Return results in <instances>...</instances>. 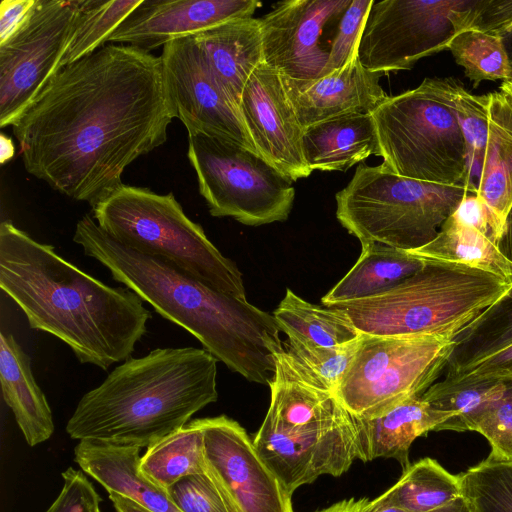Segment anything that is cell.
Segmentation results:
<instances>
[{
    "mask_svg": "<svg viewBox=\"0 0 512 512\" xmlns=\"http://www.w3.org/2000/svg\"><path fill=\"white\" fill-rule=\"evenodd\" d=\"M175 118L160 56L108 44L63 67L12 126L24 168L94 207Z\"/></svg>",
    "mask_w": 512,
    "mask_h": 512,
    "instance_id": "6da1fadb",
    "label": "cell"
},
{
    "mask_svg": "<svg viewBox=\"0 0 512 512\" xmlns=\"http://www.w3.org/2000/svg\"><path fill=\"white\" fill-rule=\"evenodd\" d=\"M0 288L30 328L55 336L80 363L103 370L131 357L151 318L132 290L103 283L10 220L0 224Z\"/></svg>",
    "mask_w": 512,
    "mask_h": 512,
    "instance_id": "7a4b0ae2",
    "label": "cell"
},
{
    "mask_svg": "<svg viewBox=\"0 0 512 512\" xmlns=\"http://www.w3.org/2000/svg\"><path fill=\"white\" fill-rule=\"evenodd\" d=\"M73 241L86 256L101 263L116 282L192 334L218 361L249 382L269 385L276 369L275 357L284 351L272 314L160 259L123 246L90 215L77 222Z\"/></svg>",
    "mask_w": 512,
    "mask_h": 512,
    "instance_id": "3957f363",
    "label": "cell"
},
{
    "mask_svg": "<svg viewBox=\"0 0 512 512\" xmlns=\"http://www.w3.org/2000/svg\"><path fill=\"white\" fill-rule=\"evenodd\" d=\"M218 360L204 348H156L125 360L85 393L70 438L147 448L218 399Z\"/></svg>",
    "mask_w": 512,
    "mask_h": 512,
    "instance_id": "277c9868",
    "label": "cell"
},
{
    "mask_svg": "<svg viewBox=\"0 0 512 512\" xmlns=\"http://www.w3.org/2000/svg\"><path fill=\"white\" fill-rule=\"evenodd\" d=\"M510 296V280L463 265L426 261L381 295L326 306L344 312L365 335L459 340Z\"/></svg>",
    "mask_w": 512,
    "mask_h": 512,
    "instance_id": "5b68a950",
    "label": "cell"
},
{
    "mask_svg": "<svg viewBox=\"0 0 512 512\" xmlns=\"http://www.w3.org/2000/svg\"><path fill=\"white\" fill-rule=\"evenodd\" d=\"M98 226L138 253L160 259L204 284L246 299L242 273L185 214L172 192L123 184L92 207Z\"/></svg>",
    "mask_w": 512,
    "mask_h": 512,
    "instance_id": "8992f818",
    "label": "cell"
},
{
    "mask_svg": "<svg viewBox=\"0 0 512 512\" xmlns=\"http://www.w3.org/2000/svg\"><path fill=\"white\" fill-rule=\"evenodd\" d=\"M455 79L425 78L419 86L387 96L371 113L383 158L392 173L470 193L465 139L453 105Z\"/></svg>",
    "mask_w": 512,
    "mask_h": 512,
    "instance_id": "52a82bcc",
    "label": "cell"
},
{
    "mask_svg": "<svg viewBox=\"0 0 512 512\" xmlns=\"http://www.w3.org/2000/svg\"><path fill=\"white\" fill-rule=\"evenodd\" d=\"M468 193L464 185L410 179L382 163H361L336 193V217L361 245L378 242L411 251L438 234Z\"/></svg>",
    "mask_w": 512,
    "mask_h": 512,
    "instance_id": "ba28073f",
    "label": "cell"
},
{
    "mask_svg": "<svg viewBox=\"0 0 512 512\" xmlns=\"http://www.w3.org/2000/svg\"><path fill=\"white\" fill-rule=\"evenodd\" d=\"M458 344L432 335L362 334L335 395L358 419L380 417L430 388Z\"/></svg>",
    "mask_w": 512,
    "mask_h": 512,
    "instance_id": "9c48e42d",
    "label": "cell"
},
{
    "mask_svg": "<svg viewBox=\"0 0 512 512\" xmlns=\"http://www.w3.org/2000/svg\"><path fill=\"white\" fill-rule=\"evenodd\" d=\"M187 156L212 216L232 217L248 226L289 217L293 181L258 153L231 141L188 134Z\"/></svg>",
    "mask_w": 512,
    "mask_h": 512,
    "instance_id": "30bf717a",
    "label": "cell"
},
{
    "mask_svg": "<svg viewBox=\"0 0 512 512\" xmlns=\"http://www.w3.org/2000/svg\"><path fill=\"white\" fill-rule=\"evenodd\" d=\"M475 0L374 1L358 45L360 63L384 75L409 70L468 30Z\"/></svg>",
    "mask_w": 512,
    "mask_h": 512,
    "instance_id": "8fae6325",
    "label": "cell"
},
{
    "mask_svg": "<svg viewBox=\"0 0 512 512\" xmlns=\"http://www.w3.org/2000/svg\"><path fill=\"white\" fill-rule=\"evenodd\" d=\"M80 0H37L0 44V127L13 126L61 70Z\"/></svg>",
    "mask_w": 512,
    "mask_h": 512,
    "instance_id": "7c38bea8",
    "label": "cell"
},
{
    "mask_svg": "<svg viewBox=\"0 0 512 512\" xmlns=\"http://www.w3.org/2000/svg\"><path fill=\"white\" fill-rule=\"evenodd\" d=\"M357 418L348 410L326 419L282 425L264 418L253 438L261 458L293 493L322 475L339 477L359 460Z\"/></svg>",
    "mask_w": 512,
    "mask_h": 512,
    "instance_id": "4fadbf2b",
    "label": "cell"
},
{
    "mask_svg": "<svg viewBox=\"0 0 512 512\" xmlns=\"http://www.w3.org/2000/svg\"><path fill=\"white\" fill-rule=\"evenodd\" d=\"M166 91L188 134H203L237 143L257 153L239 107L211 70L192 36L163 46Z\"/></svg>",
    "mask_w": 512,
    "mask_h": 512,
    "instance_id": "5bb4252c",
    "label": "cell"
},
{
    "mask_svg": "<svg viewBox=\"0 0 512 512\" xmlns=\"http://www.w3.org/2000/svg\"><path fill=\"white\" fill-rule=\"evenodd\" d=\"M196 420L206 462L242 512H294L292 495L237 421L226 415Z\"/></svg>",
    "mask_w": 512,
    "mask_h": 512,
    "instance_id": "9a60e30c",
    "label": "cell"
},
{
    "mask_svg": "<svg viewBox=\"0 0 512 512\" xmlns=\"http://www.w3.org/2000/svg\"><path fill=\"white\" fill-rule=\"evenodd\" d=\"M351 0H287L259 18L264 63L294 80L319 78L330 48L323 44L327 25L339 20Z\"/></svg>",
    "mask_w": 512,
    "mask_h": 512,
    "instance_id": "2e32d148",
    "label": "cell"
},
{
    "mask_svg": "<svg viewBox=\"0 0 512 512\" xmlns=\"http://www.w3.org/2000/svg\"><path fill=\"white\" fill-rule=\"evenodd\" d=\"M239 109L257 153L293 182L307 178L303 131L281 76L265 63L247 80Z\"/></svg>",
    "mask_w": 512,
    "mask_h": 512,
    "instance_id": "e0dca14e",
    "label": "cell"
},
{
    "mask_svg": "<svg viewBox=\"0 0 512 512\" xmlns=\"http://www.w3.org/2000/svg\"><path fill=\"white\" fill-rule=\"evenodd\" d=\"M261 5L256 0H143L107 42L150 52L226 21L252 17Z\"/></svg>",
    "mask_w": 512,
    "mask_h": 512,
    "instance_id": "ac0fdd59",
    "label": "cell"
},
{
    "mask_svg": "<svg viewBox=\"0 0 512 512\" xmlns=\"http://www.w3.org/2000/svg\"><path fill=\"white\" fill-rule=\"evenodd\" d=\"M383 73L365 68L356 53L342 68L313 80L281 76L303 129L348 113L371 114L388 96L380 85Z\"/></svg>",
    "mask_w": 512,
    "mask_h": 512,
    "instance_id": "d6986e66",
    "label": "cell"
},
{
    "mask_svg": "<svg viewBox=\"0 0 512 512\" xmlns=\"http://www.w3.org/2000/svg\"><path fill=\"white\" fill-rule=\"evenodd\" d=\"M140 447L78 441L74 461L108 493L130 499L150 512H181L167 493L139 471Z\"/></svg>",
    "mask_w": 512,
    "mask_h": 512,
    "instance_id": "ffe728a7",
    "label": "cell"
},
{
    "mask_svg": "<svg viewBox=\"0 0 512 512\" xmlns=\"http://www.w3.org/2000/svg\"><path fill=\"white\" fill-rule=\"evenodd\" d=\"M449 416L423 397L415 396L374 419H358L359 460L394 459L403 471L410 465L412 443L439 427Z\"/></svg>",
    "mask_w": 512,
    "mask_h": 512,
    "instance_id": "44dd1931",
    "label": "cell"
},
{
    "mask_svg": "<svg viewBox=\"0 0 512 512\" xmlns=\"http://www.w3.org/2000/svg\"><path fill=\"white\" fill-rule=\"evenodd\" d=\"M192 38L220 84L239 107L247 80L264 63L259 19H232Z\"/></svg>",
    "mask_w": 512,
    "mask_h": 512,
    "instance_id": "7402d4cb",
    "label": "cell"
},
{
    "mask_svg": "<svg viewBox=\"0 0 512 512\" xmlns=\"http://www.w3.org/2000/svg\"><path fill=\"white\" fill-rule=\"evenodd\" d=\"M303 154L311 171H346L381 150L371 114L348 113L303 131Z\"/></svg>",
    "mask_w": 512,
    "mask_h": 512,
    "instance_id": "603a6c76",
    "label": "cell"
},
{
    "mask_svg": "<svg viewBox=\"0 0 512 512\" xmlns=\"http://www.w3.org/2000/svg\"><path fill=\"white\" fill-rule=\"evenodd\" d=\"M3 399L30 447L49 440L55 425L45 394L35 381L31 359L11 333H0Z\"/></svg>",
    "mask_w": 512,
    "mask_h": 512,
    "instance_id": "cb8c5ba5",
    "label": "cell"
},
{
    "mask_svg": "<svg viewBox=\"0 0 512 512\" xmlns=\"http://www.w3.org/2000/svg\"><path fill=\"white\" fill-rule=\"evenodd\" d=\"M488 95V138L476 194L506 233L512 207V102L499 90Z\"/></svg>",
    "mask_w": 512,
    "mask_h": 512,
    "instance_id": "d4e9b609",
    "label": "cell"
},
{
    "mask_svg": "<svg viewBox=\"0 0 512 512\" xmlns=\"http://www.w3.org/2000/svg\"><path fill=\"white\" fill-rule=\"evenodd\" d=\"M345 276L322 297L323 305L357 301L381 295L425 266L408 251L371 242Z\"/></svg>",
    "mask_w": 512,
    "mask_h": 512,
    "instance_id": "484cf974",
    "label": "cell"
},
{
    "mask_svg": "<svg viewBox=\"0 0 512 512\" xmlns=\"http://www.w3.org/2000/svg\"><path fill=\"white\" fill-rule=\"evenodd\" d=\"M408 252L425 261L463 265L512 281V260L498 244L453 215L430 242Z\"/></svg>",
    "mask_w": 512,
    "mask_h": 512,
    "instance_id": "4316f807",
    "label": "cell"
},
{
    "mask_svg": "<svg viewBox=\"0 0 512 512\" xmlns=\"http://www.w3.org/2000/svg\"><path fill=\"white\" fill-rule=\"evenodd\" d=\"M272 315L287 339L305 344L338 347L362 336L341 310L312 304L289 288Z\"/></svg>",
    "mask_w": 512,
    "mask_h": 512,
    "instance_id": "83f0119b",
    "label": "cell"
},
{
    "mask_svg": "<svg viewBox=\"0 0 512 512\" xmlns=\"http://www.w3.org/2000/svg\"><path fill=\"white\" fill-rule=\"evenodd\" d=\"M207 469L204 436L196 419L146 448L140 458V473L168 494L183 477Z\"/></svg>",
    "mask_w": 512,
    "mask_h": 512,
    "instance_id": "f1b7e54d",
    "label": "cell"
},
{
    "mask_svg": "<svg viewBox=\"0 0 512 512\" xmlns=\"http://www.w3.org/2000/svg\"><path fill=\"white\" fill-rule=\"evenodd\" d=\"M462 496L458 475L426 457L411 464L379 497L405 512H429Z\"/></svg>",
    "mask_w": 512,
    "mask_h": 512,
    "instance_id": "f546056e",
    "label": "cell"
},
{
    "mask_svg": "<svg viewBox=\"0 0 512 512\" xmlns=\"http://www.w3.org/2000/svg\"><path fill=\"white\" fill-rule=\"evenodd\" d=\"M143 0H80L61 69L104 46Z\"/></svg>",
    "mask_w": 512,
    "mask_h": 512,
    "instance_id": "4dcf8cb0",
    "label": "cell"
},
{
    "mask_svg": "<svg viewBox=\"0 0 512 512\" xmlns=\"http://www.w3.org/2000/svg\"><path fill=\"white\" fill-rule=\"evenodd\" d=\"M361 337L338 347H321L287 339L280 356L300 380L335 394L358 349Z\"/></svg>",
    "mask_w": 512,
    "mask_h": 512,
    "instance_id": "1f68e13d",
    "label": "cell"
},
{
    "mask_svg": "<svg viewBox=\"0 0 512 512\" xmlns=\"http://www.w3.org/2000/svg\"><path fill=\"white\" fill-rule=\"evenodd\" d=\"M448 50L476 88L482 81L512 79V67L503 38L474 29L458 33Z\"/></svg>",
    "mask_w": 512,
    "mask_h": 512,
    "instance_id": "d6a6232c",
    "label": "cell"
},
{
    "mask_svg": "<svg viewBox=\"0 0 512 512\" xmlns=\"http://www.w3.org/2000/svg\"><path fill=\"white\" fill-rule=\"evenodd\" d=\"M506 383H483L469 386H444L434 383L422 395L433 407L443 411L449 420L438 431H469L472 421L500 400L508 391Z\"/></svg>",
    "mask_w": 512,
    "mask_h": 512,
    "instance_id": "836d02e7",
    "label": "cell"
},
{
    "mask_svg": "<svg viewBox=\"0 0 512 512\" xmlns=\"http://www.w3.org/2000/svg\"><path fill=\"white\" fill-rule=\"evenodd\" d=\"M458 477L472 512H512V462L487 457Z\"/></svg>",
    "mask_w": 512,
    "mask_h": 512,
    "instance_id": "e575fe53",
    "label": "cell"
},
{
    "mask_svg": "<svg viewBox=\"0 0 512 512\" xmlns=\"http://www.w3.org/2000/svg\"><path fill=\"white\" fill-rule=\"evenodd\" d=\"M453 105L465 139L470 182L474 187L472 178L476 176L478 180L487 145L489 95H474L455 79Z\"/></svg>",
    "mask_w": 512,
    "mask_h": 512,
    "instance_id": "d590c367",
    "label": "cell"
},
{
    "mask_svg": "<svg viewBox=\"0 0 512 512\" xmlns=\"http://www.w3.org/2000/svg\"><path fill=\"white\" fill-rule=\"evenodd\" d=\"M168 496L181 512H242L208 464L205 472L180 479Z\"/></svg>",
    "mask_w": 512,
    "mask_h": 512,
    "instance_id": "8d00e7d4",
    "label": "cell"
},
{
    "mask_svg": "<svg viewBox=\"0 0 512 512\" xmlns=\"http://www.w3.org/2000/svg\"><path fill=\"white\" fill-rule=\"evenodd\" d=\"M496 382H512V344L488 355L458 361L439 383L459 387Z\"/></svg>",
    "mask_w": 512,
    "mask_h": 512,
    "instance_id": "74e56055",
    "label": "cell"
},
{
    "mask_svg": "<svg viewBox=\"0 0 512 512\" xmlns=\"http://www.w3.org/2000/svg\"><path fill=\"white\" fill-rule=\"evenodd\" d=\"M469 431L478 432L489 442V458L512 462V390L480 413L470 424Z\"/></svg>",
    "mask_w": 512,
    "mask_h": 512,
    "instance_id": "f35d334b",
    "label": "cell"
},
{
    "mask_svg": "<svg viewBox=\"0 0 512 512\" xmlns=\"http://www.w3.org/2000/svg\"><path fill=\"white\" fill-rule=\"evenodd\" d=\"M373 2L374 0H351L338 22L328 61L321 76L342 68L357 53L364 23Z\"/></svg>",
    "mask_w": 512,
    "mask_h": 512,
    "instance_id": "ab89813d",
    "label": "cell"
},
{
    "mask_svg": "<svg viewBox=\"0 0 512 512\" xmlns=\"http://www.w3.org/2000/svg\"><path fill=\"white\" fill-rule=\"evenodd\" d=\"M62 488L45 512H101V497L82 470L62 472Z\"/></svg>",
    "mask_w": 512,
    "mask_h": 512,
    "instance_id": "60d3db41",
    "label": "cell"
},
{
    "mask_svg": "<svg viewBox=\"0 0 512 512\" xmlns=\"http://www.w3.org/2000/svg\"><path fill=\"white\" fill-rule=\"evenodd\" d=\"M469 29L502 38L512 34V0H475Z\"/></svg>",
    "mask_w": 512,
    "mask_h": 512,
    "instance_id": "b9f144b4",
    "label": "cell"
},
{
    "mask_svg": "<svg viewBox=\"0 0 512 512\" xmlns=\"http://www.w3.org/2000/svg\"><path fill=\"white\" fill-rule=\"evenodd\" d=\"M452 215L461 223L474 227L496 244L505 236V231L496 223L476 193H468Z\"/></svg>",
    "mask_w": 512,
    "mask_h": 512,
    "instance_id": "7bdbcfd3",
    "label": "cell"
},
{
    "mask_svg": "<svg viewBox=\"0 0 512 512\" xmlns=\"http://www.w3.org/2000/svg\"><path fill=\"white\" fill-rule=\"evenodd\" d=\"M37 0H3L0 4V44L23 25Z\"/></svg>",
    "mask_w": 512,
    "mask_h": 512,
    "instance_id": "ee69618b",
    "label": "cell"
},
{
    "mask_svg": "<svg viewBox=\"0 0 512 512\" xmlns=\"http://www.w3.org/2000/svg\"><path fill=\"white\" fill-rule=\"evenodd\" d=\"M511 344H512V320H510L507 323V325L499 328L492 335H490L487 340L483 341L480 344V346H478L466 358L488 355L497 350L505 348Z\"/></svg>",
    "mask_w": 512,
    "mask_h": 512,
    "instance_id": "f6af8a7d",
    "label": "cell"
},
{
    "mask_svg": "<svg viewBox=\"0 0 512 512\" xmlns=\"http://www.w3.org/2000/svg\"><path fill=\"white\" fill-rule=\"evenodd\" d=\"M366 512H405L395 506L389 505L382 501L378 496L374 500L370 501ZM429 512H472L467 500L460 496L454 501Z\"/></svg>",
    "mask_w": 512,
    "mask_h": 512,
    "instance_id": "bcb514c9",
    "label": "cell"
},
{
    "mask_svg": "<svg viewBox=\"0 0 512 512\" xmlns=\"http://www.w3.org/2000/svg\"><path fill=\"white\" fill-rule=\"evenodd\" d=\"M370 500L355 497L344 499L316 512H366Z\"/></svg>",
    "mask_w": 512,
    "mask_h": 512,
    "instance_id": "7dc6e473",
    "label": "cell"
},
{
    "mask_svg": "<svg viewBox=\"0 0 512 512\" xmlns=\"http://www.w3.org/2000/svg\"><path fill=\"white\" fill-rule=\"evenodd\" d=\"M108 495L116 512H150L137 503L117 493L111 492L108 493Z\"/></svg>",
    "mask_w": 512,
    "mask_h": 512,
    "instance_id": "c3c4849f",
    "label": "cell"
},
{
    "mask_svg": "<svg viewBox=\"0 0 512 512\" xmlns=\"http://www.w3.org/2000/svg\"><path fill=\"white\" fill-rule=\"evenodd\" d=\"M15 154V148L12 140L4 134L0 135V162L5 164L10 161Z\"/></svg>",
    "mask_w": 512,
    "mask_h": 512,
    "instance_id": "681fc988",
    "label": "cell"
},
{
    "mask_svg": "<svg viewBox=\"0 0 512 512\" xmlns=\"http://www.w3.org/2000/svg\"><path fill=\"white\" fill-rule=\"evenodd\" d=\"M499 91L512 102V79L503 81L499 87Z\"/></svg>",
    "mask_w": 512,
    "mask_h": 512,
    "instance_id": "f907efd6",
    "label": "cell"
},
{
    "mask_svg": "<svg viewBox=\"0 0 512 512\" xmlns=\"http://www.w3.org/2000/svg\"><path fill=\"white\" fill-rule=\"evenodd\" d=\"M503 42L510 61V65L512 67V34L504 37Z\"/></svg>",
    "mask_w": 512,
    "mask_h": 512,
    "instance_id": "816d5d0a",
    "label": "cell"
},
{
    "mask_svg": "<svg viewBox=\"0 0 512 512\" xmlns=\"http://www.w3.org/2000/svg\"><path fill=\"white\" fill-rule=\"evenodd\" d=\"M512 229V207L509 211V214L507 216V220H506V230H510Z\"/></svg>",
    "mask_w": 512,
    "mask_h": 512,
    "instance_id": "f5cc1de1",
    "label": "cell"
}]
</instances>
